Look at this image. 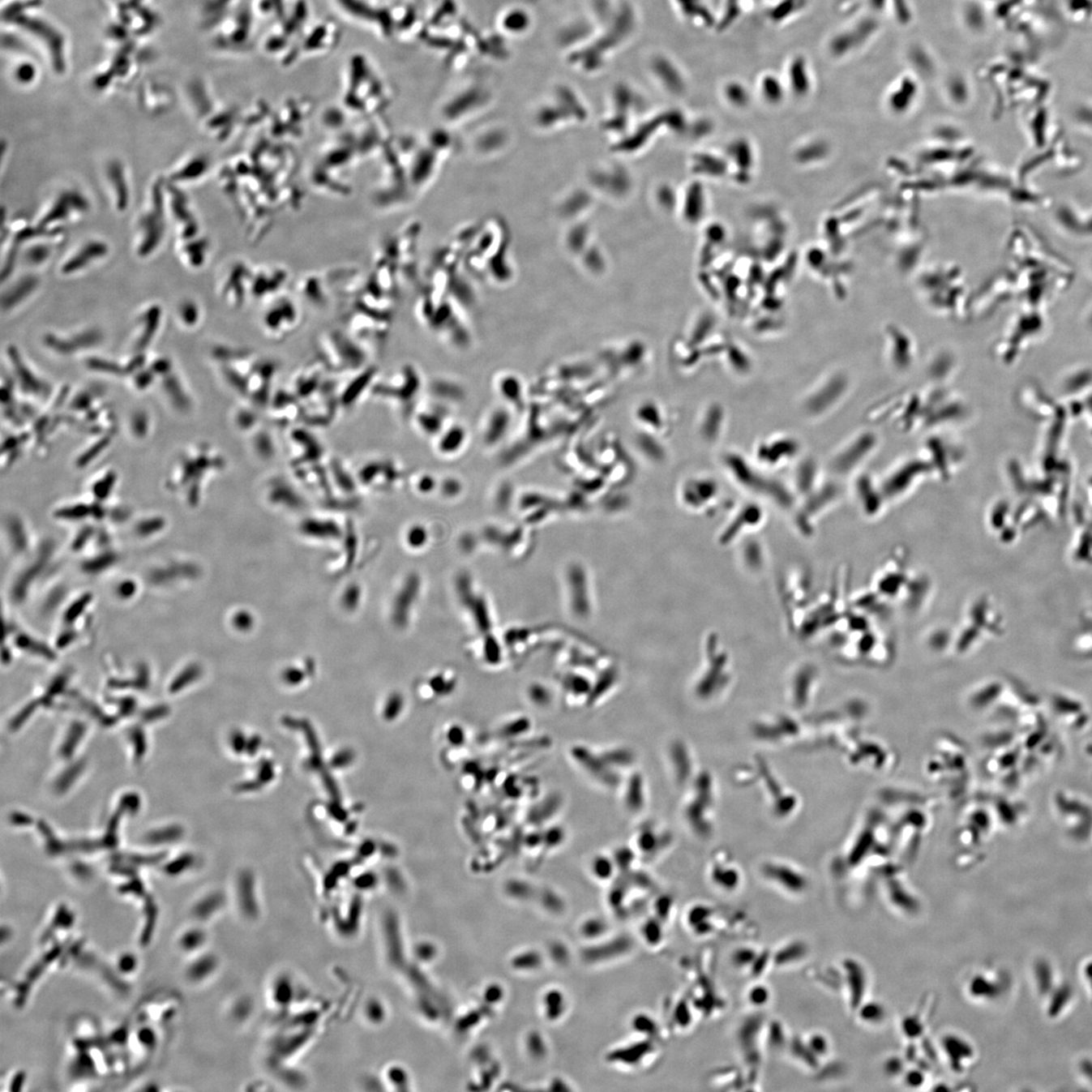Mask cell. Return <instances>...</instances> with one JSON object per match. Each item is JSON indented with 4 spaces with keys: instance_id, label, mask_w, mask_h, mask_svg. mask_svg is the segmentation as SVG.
<instances>
[{
    "instance_id": "9a60e30c",
    "label": "cell",
    "mask_w": 1092,
    "mask_h": 1092,
    "mask_svg": "<svg viewBox=\"0 0 1092 1092\" xmlns=\"http://www.w3.org/2000/svg\"><path fill=\"white\" fill-rule=\"evenodd\" d=\"M747 1000L752 1008H764L771 1000L770 988L763 983L752 985L747 991Z\"/></svg>"
},
{
    "instance_id": "e0dca14e",
    "label": "cell",
    "mask_w": 1092,
    "mask_h": 1092,
    "mask_svg": "<svg viewBox=\"0 0 1092 1092\" xmlns=\"http://www.w3.org/2000/svg\"><path fill=\"white\" fill-rule=\"evenodd\" d=\"M674 1021H676L679 1026H682V1029H686L685 1026L690 1025L691 1013H689L688 1005L680 1004L677 1006V1008L674 1009Z\"/></svg>"
},
{
    "instance_id": "7c38bea8",
    "label": "cell",
    "mask_w": 1092,
    "mask_h": 1092,
    "mask_svg": "<svg viewBox=\"0 0 1092 1092\" xmlns=\"http://www.w3.org/2000/svg\"><path fill=\"white\" fill-rule=\"evenodd\" d=\"M1090 550H1092V529L1090 530L1083 529L1079 533L1077 538L1075 537L1073 546V559L1075 562L1090 563Z\"/></svg>"
},
{
    "instance_id": "52a82bcc",
    "label": "cell",
    "mask_w": 1092,
    "mask_h": 1092,
    "mask_svg": "<svg viewBox=\"0 0 1092 1092\" xmlns=\"http://www.w3.org/2000/svg\"><path fill=\"white\" fill-rule=\"evenodd\" d=\"M656 1043L650 1038H642L638 1043H635L627 1048L621 1049L617 1052V1060L623 1063L625 1065L636 1067L644 1064L646 1059H649L656 1051Z\"/></svg>"
},
{
    "instance_id": "8fae6325",
    "label": "cell",
    "mask_w": 1092,
    "mask_h": 1092,
    "mask_svg": "<svg viewBox=\"0 0 1092 1092\" xmlns=\"http://www.w3.org/2000/svg\"><path fill=\"white\" fill-rule=\"evenodd\" d=\"M632 1029L635 1030L637 1034H640L641 1038H650V1040L653 1041L654 1038H657L658 1032H660V1026H658L657 1021L654 1020L652 1016H649V1013H637L636 1016L632 1018Z\"/></svg>"
},
{
    "instance_id": "4fadbf2b",
    "label": "cell",
    "mask_w": 1092,
    "mask_h": 1092,
    "mask_svg": "<svg viewBox=\"0 0 1092 1092\" xmlns=\"http://www.w3.org/2000/svg\"><path fill=\"white\" fill-rule=\"evenodd\" d=\"M759 957V952L752 947H739L732 952L731 964L738 969H751Z\"/></svg>"
},
{
    "instance_id": "5bb4252c",
    "label": "cell",
    "mask_w": 1092,
    "mask_h": 1092,
    "mask_svg": "<svg viewBox=\"0 0 1092 1092\" xmlns=\"http://www.w3.org/2000/svg\"><path fill=\"white\" fill-rule=\"evenodd\" d=\"M713 881L723 891H734L739 884V875L734 869H717L713 872Z\"/></svg>"
},
{
    "instance_id": "30bf717a",
    "label": "cell",
    "mask_w": 1092,
    "mask_h": 1092,
    "mask_svg": "<svg viewBox=\"0 0 1092 1092\" xmlns=\"http://www.w3.org/2000/svg\"><path fill=\"white\" fill-rule=\"evenodd\" d=\"M640 936L642 940L649 947L656 948L664 942L665 940V923L662 922L657 916L646 919L642 923L640 928Z\"/></svg>"
},
{
    "instance_id": "9c48e42d",
    "label": "cell",
    "mask_w": 1092,
    "mask_h": 1092,
    "mask_svg": "<svg viewBox=\"0 0 1092 1092\" xmlns=\"http://www.w3.org/2000/svg\"><path fill=\"white\" fill-rule=\"evenodd\" d=\"M584 572L580 568H572L571 572V584L572 592V600L574 606L579 613H584L588 610L587 585Z\"/></svg>"
},
{
    "instance_id": "ac0fdd59",
    "label": "cell",
    "mask_w": 1092,
    "mask_h": 1092,
    "mask_svg": "<svg viewBox=\"0 0 1092 1092\" xmlns=\"http://www.w3.org/2000/svg\"><path fill=\"white\" fill-rule=\"evenodd\" d=\"M612 867L609 863L598 861L596 865V875L600 878H609L611 876Z\"/></svg>"
},
{
    "instance_id": "277c9868",
    "label": "cell",
    "mask_w": 1092,
    "mask_h": 1092,
    "mask_svg": "<svg viewBox=\"0 0 1092 1092\" xmlns=\"http://www.w3.org/2000/svg\"><path fill=\"white\" fill-rule=\"evenodd\" d=\"M342 376L346 379L338 382L337 399L340 410L345 411L357 407L366 394L370 395L372 386L378 379V370L370 364L361 370Z\"/></svg>"
},
{
    "instance_id": "5b68a950",
    "label": "cell",
    "mask_w": 1092,
    "mask_h": 1092,
    "mask_svg": "<svg viewBox=\"0 0 1092 1092\" xmlns=\"http://www.w3.org/2000/svg\"><path fill=\"white\" fill-rule=\"evenodd\" d=\"M268 420L277 427L290 428L302 421L301 400L290 388L274 391L267 408Z\"/></svg>"
},
{
    "instance_id": "ba28073f",
    "label": "cell",
    "mask_w": 1092,
    "mask_h": 1092,
    "mask_svg": "<svg viewBox=\"0 0 1092 1092\" xmlns=\"http://www.w3.org/2000/svg\"><path fill=\"white\" fill-rule=\"evenodd\" d=\"M713 910L710 906H695L687 914V924H689L695 934L707 936L713 931Z\"/></svg>"
},
{
    "instance_id": "3957f363",
    "label": "cell",
    "mask_w": 1092,
    "mask_h": 1092,
    "mask_svg": "<svg viewBox=\"0 0 1092 1092\" xmlns=\"http://www.w3.org/2000/svg\"><path fill=\"white\" fill-rule=\"evenodd\" d=\"M286 435V447L292 460L300 465L302 462H319L324 458L327 449L324 443L309 427L289 428Z\"/></svg>"
},
{
    "instance_id": "7a4b0ae2",
    "label": "cell",
    "mask_w": 1092,
    "mask_h": 1092,
    "mask_svg": "<svg viewBox=\"0 0 1092 1092\" xmlns=\"http://www.w3.org/2000/svg\"><path fill=\"white\" fill-rule=\"evenodd\" d=\"M302 326V314L294 305L273 306L265 310L260 321V329L268 339L284 341L296 333Z\"/></svg>"
},
{
    "instance_id": "2e32d148",
    "label": "cell",
    "mask_w": 1092,
    "mask_h": 1092,
    "mask_svg": "<svg viewBox=\"0 0 1092 1092\" xmlns=\"http://www.w3.org/2000/svg\"><path fill=\"white\" fill-rule=\"evenodd\" d=\"M673 912V901L670 898L662 897L654 906V916L660 919L662 922H666Z\"/></svg>"
},
{
    "instance_id": "6da1fadb",
    "label": "cell",
    "mask_w": 1092,
    "mask_h": 1092,
    "mask_svg": "<svg viewBox=\"0 0 1092 1092\" xmlns=\"http://www.w3.org/2000/svg\"><path fill=\"white\" fill-rule=\"evenodd\" d=\"M317 346L319 358L331 374L346 375L370 366V351L345 330L325 331Z\"/></svg>"
},
{
    "instance_id": "8992f818",
    "label": "cell",
    "mask_w": 1092,
    "mask_h": 1092,
    "mask_svg": "<svg viewBox=\"0 0 1092 1092\" xmlns=\"http://www.w3.org/2000/svg\"><path fill=\"white\" fill-rule=\"evenodd\" d=\"M248 443L251 453L261 460H271L278 453V443L276 435L267 426L259 427L248 436Z\"/></svg>"
},
{
    "instance_id": "d6986e66",
    "label": "cell",
    "mask_w": 1092,
    "mask_h": 1092,
    "mask_svg": "<svg viewBox=\"0 0 1092 1092\" xmlns=\"http://www.w3.org/2000/svg\"><path fill=\"white\" fill-rule=\"evenodd\" d=\"M349 760H351V758H350V752H341L340 755H338V756H336V758H335L333 764H334V766H336V767H341V766H345V764H349Z\"/></svg>"
}]
</instances>
